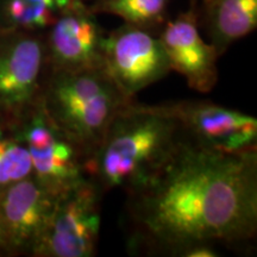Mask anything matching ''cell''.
Wrapping results in <instances>:
<instances>
[{
    "instance_id": "obj_7",
    "label": "cell",
    "mask_w": 257,
    "mask_h": 257,
    "mask_svg": "<svg viewBox=\"0 0 257 257\" xmlns=\"http://www.w3.org/2000/svg\"><path fill=\"white\" fill-rule=\"evenodd\" d=\"M27 147L32 176L55 194L86 178L78 148L47 114L41 102L21 123L11 127Z\"/></svg>"
},
{
    "instance_id": "obj_5",
    "label": "cell",
    "mask_w": 257,
    "mask_h": 257,
    "mask_svg": "<svg viewBox=\"0 0 257 257\" xmlns=\"http://www.w3.org/2000/svg\"><path fill=\"white\" fill-rule=\"evenodd\" d=\"M102 193L87 176L57 195L34 257H92L101 226Z\"/></svg>"
},
{
    "instance_id": "obj_2",
    "label": "cell",
    "mask_w": 257,
    "mask_h": 257,
    "mask_svg": "<svg viewBox=\"0 0 257 257\" xmlns=\"http://www.w3.org/2000/svg\"><path fill=\"white\" fill-rule=\"evenodd\" d=\"M185 134L162 105L133 99L114 115L104 138L85 162L86 176L102 194L137 188L172 156Z\"/></svg>"
},
{
    "instance_id": "obj_1",
    "label": "cell",
    "mask_w": 257,
    "mask_h": 257,
    "mask_svg": "<svg viewBox=\"0 0 257 257\" xmlns=\"http://www.w3.org/2000/svg\"><path fill=\"white\" fill-rule=\"evenodd\" d=\"M128 249L149 255L219 256L257 236V150L219 153L185 136L153 176L126 193Z\"/></svg>"
},
{
    "instance_id": "obj_13",
    "label": "cell",
    "mask_w": 257,
    "mask_h": 257,
    "mask_svg": "<svg viewBox=\"0 0 257 257\" xmlns=\"http://www.w3.org/2000/svg\"><path fill=\"white\" fill-rule=\"evenodd\" d=\"M81 0H0V32H44Z\"/></svg>"
},
{
    "instance_id": "obj_11",
    "label": "cell",
    "mask_w": 257,
    "mask_h": 257,
    "mask_svg": "<svg viewBox=\"0 0 257 257\" xmlns=\"http://www.w3.org/2000/svg\"><path fill=\"white\" fill-rule=\"evenodd\" d=\"M159 38L170 69L184 76L189 87L200 93L216 87L219 56L210 42L201 37L197 9L191 8L167 22Z\"/></svg>"
},
{
    "instance_id": "obj_14",
    "label": "cell",
    "mask_w": 257,
    "mask_h": 257,
    "mask_svg": "<svg viewBox=\"0 0 257 257\" xmlns=\"http://www.w3.org/2000/svg\"><path fill=\"white\" fill-rule=\"evenodd\" d=\"M170 0H92L95 14L120 18L125 24L154 30L163 24Z\"/></svg>"
},
{
    "instance_id": "obj_4",
    "label": "cell",
    "mask_w": 257,
    "mask_h": 257,
    "mask_svg": "<svg viewBox=\"0 0 257 257\" xmlns=\"http://www.w3.org/2000/svg\"><path fill=\"white\" fill-rule=\"evenodd\" d=\"M47 74L43 32H0V124L15 127L40 104Z\"/></svg>"
},
{
    "instance_id": "obj_3",
    "label": "cell",
    "mask_w": 257,
    "mask_h": 257,
    "mask_svg": "<svg viewBox=\"0 0 257 257\" xmlns=\"http://www.w3.org/2000/svg\"><path fill=\"white\" fill-rule=\"evenodd\" d=\"M131 100L102 68L48 70L42 93L47 114L78 148L83 166L99 147L114 115Z\"/></svg>"
},
{
    "instance_id": "obj_8",
    "label": "cell",
    "mask_w": 257,
    "mask_h": 257,
    "mask_svg": "<svg viewBox=\"0 0 257 257\" xmlns=\"http://www.w3.org/2000/svg\"><path fill=\"white\" fill-rule=\"evenodd\" d=\"M161 105L179 121L185 136L199 147L227 154L257 150V119L252 115L208 100Z\"/></svg>"
},
{
    "instance_id": "obj_16",
    "label": "cell",
    "mask_w": 257,
    "mask_h": 257,
    "mask_svg": "<svg viewBox=\"0 0 257 257\" xmlns=\"http://www.w3.org/2000/svg\"><path fill=\"white\" fill-rule=\"evenodd\" d=\"M0 255H6V253H5V243H4V237H3L2 227H0Z\"/></svg>"
},
{
    "instance_id": "obj_6",
    "label": "cell",
    "mask_w": 257,
    "mask_h": 257,
    "mask_svg": "<svg viewBox=\"0 0 257 257\" xmlns=\"http://www.w3.org/2000/svg\"><path fill=\"white\" fill-rule=\"evenodd\" d=\"M102 69L130 99L172 72L159 36L125 23L105 35Z\"/></svg>"
},
{
    "instance_id": "obj_15",
    "label": "cell",
    "mask_w": 257,
    "mask_h": 257,
    "mask_svg": "<svg viewBox=\"0 0 257 257\" xmlns=\"http://www.w3.org/2000/svg\"><path fill=\"white\" fill-rule=\"evenodd\" d=\"M32 176V165L24 143L11 127L0 124V192Z\"/></svg>"
},
{
    "instance_id": "obj_10",
    "label": "cell",
    "mask_w": 257,
    "mask_h": 257,
    "mask_svg": "<svg viewBox=\"0 0 257 257\" xmlns=\"http://www.w3.org/2000/svg\"><path fill=\"white\" fill-rule=\"evenodd\" d=\"M57 195L34 176L0 192V227L9 256H31L46 230Z\"/></svg>"
},
{
    "instance_id": "obj_9",
    "label": "cell",
    "mask_w": 257,
    "mask_h": 257,
    "mask_svg": "<svg viewBox=\"0 0 257 257\" xmlns=\"http://www.w3.org/2000/svg\"><path fill=\"white\" fill-rule=\"evenodd\" d=\"M43 35L49 72L102 68L106 34L86 0L62 12Z\"/></svg>"
},
{
    "instance_id": "obj_12",
    "label": "cell",
    "mask_w": 257,
    "mask_h": 257,
    "mask_svg": "<svg viewBox=\"0 0 257 257\" xmlns=\"http://www.w3.org/2000/svg\"><path fill=\"white\" fill-rule=\"evenodd\" d=\"M201 14L219 57L257 28V0H201Z\"/></svg>"
}]
</instances>
